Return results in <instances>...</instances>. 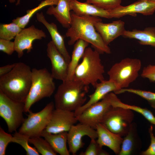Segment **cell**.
Segmentation results:
<instances>
[{"label": "cell", "mask_w": 155, "mask_h": 155, "mask_svg": "<svg viewBox=\"0 0 155 155\" xmlns=\"http://www.w3.org/2000/svg\"><path fill=\"white\" fill-rule=\"evenodd\" d=\"M54 78L46 68L32 69V82L24 102V112H28L35 103L53 93L55 86Z\"/></svg>", "instance_id": "5"}, {"label": "cell", "mask_w": 155, "mask_h": 155, "mask_svg": "<svg viewBox=\"0 0 155 155\" xmlns=\"http://www.w3.org/2000/svg\"><path fill=\"white\" fill-rule=\"evenodd\" d=\"M67 132L53 134L44 130L41 137H44L53 149L61 155H69L70 152L67 145Z\"/></svg>", "instance_id": "22"}, {"label": "cell", "mask_w": 155, "mask_h": 155, "mask_svg": "<svg viewBox=\"0 0 155 155\" xmlns=\"http://www.w3.org/2000/svg\"><path fill=\"white\" fill-rule=\"evenodd\" d=\"M69 7L70 11L78 15L112 18L109 10L104 9L86 2H81L77 0H71Z\"/></svg>", "instance_id": "20"}, {"label": "cell", "mask_w": 155, "mask_h": 155, "mask_svg": "<svg viewBox=\"0 0 155 155\" xmlns=\"http://www.w3.org/2000/svg\"><path fill=\"white\" fill-rule=\"evenodd\" d=\"M150 138V143L148 148L141 153L142 155H155V136L153 132V127L151 125L148 129Z\"/></svg>", "instance_id": "37"}, {"label": "cell", "mask_w": 155, "mask_h": 155, "mask_svg": "<svg viewBox=\"0 0 155 155\" xmlns=\"http://www.w3.org/2000/svg\"><path fill=\"white\" fill-rule=\"evenodd\" d=\"M94 27L108 45L119 36H122L125 30V22L120 20L109 23H104L102 21L98 22L95 24Z\"/></svg>", "instance_id": "17"}, {"label": "cell", "mask_w": 155, "mask_h": 155, "mask_svg": "<svg viewBox=\"0 0 155 155\" xmlns=\"http://www.w3.org/2000/svg\"><path fill=\"white\" fill-rule=\"evenodd\" d=\"M141 75L143 78L148 79L151 82H155V65L149 64L144 67Z\"/></svg>", "instance_id": "36"}, {"label": "cell", "mask_w": 155, "mask_h": 155, "mask_svg": "<svg viewBox=\"0 0 155 155\" xmlns=\"http://www.w3.org/2000/svg\"><path fill=\"white\" fill-rule=\"evenodd\" d=\"M80 155H108L109 154L102 149L96 139H91L90 143L84 152H81Z\"/></svg>", "instance_id": "33"}, {"label": "cell", "mask_w": 155, "mask_h": 155, "mask_svg": "<svg viewBox=\"0 0 155 155\" xmlns=\"http://www.w3.org/2000/svg\"><path fill=\"white\" fill-rule=\"evenodd\" d=\"M22 28L16 23L12 22L0 25V38L11 40L15 38Z\"/></svg>", "instance_id": "29"}, {"label": "cell", "mask_w": 155, "mask_h": 155, "mask_svg": "<svg viewBox=\"0 0 155 155\" xmlns=\"http://www.w3.org/2000/svg\"><path fill=\"white\" fill-rule=\"evenodd\" d=\"M89 86L80 81L66 80L58 86L54 96L56 109L75 111L86 101Z\"/></svg>", "instance_id": "3"}, {"label": "cell", "mask_w": 155, "mask_h": 155, "mask_svg": "<svg viewBox=\"0 0 155 155\" xmlns=\"http://www.w3.org/2000/svg\"><path fill=\"white\" fill-rule=\"evenodd\" d=\"M16 63L6 65L0 67V76L5 75L11 71L14 68Z\"/></svg>", "instance_id": "38"}, {"label": "cell", "mask_w": 155, "mask_h": 155, "mask_svg": "<svg viewBox=\"0 0 155 155\" xmlns=\"http://www.w3.org/2000/svg\"><path fill=\"white\" fill-rule=\"evenodd\" d=\"M151 1L155 2V0H149Z\"/></svg>", "instance_id": "41"}, {"label": "cell", "mask_w": 155, "mask_h": 155, "mask_svg": "<svg viewBox=\"0 0 155 155\" xmlns=\"http://www.w3.org/2000/svg\"><path fill=\"white\" fill-rule=\"evenodd\" d=\"M94 92L89 96V100L83 105L74 111L76 117L80 114L86 108L101 100L108 93L114 92L120 90L116 84L112 81L104 80L97 83L95 88Z\"/></svg>", "instance_id": "16"}, {"label": "cell", "mask_w": 155, "mask_h": 155, "mask_svg": "<svg viewBox=\"0 0 155 155\" xmlns=\"http://www.w3.org/2000/svg\"><path fill=\"white\" fill-rule=\"evenodd\" d=\"M71 0H59L56 7L50 6L47 10L46 14L53 15L63 27L68 28L71 20L69 3Z\"/></svg>", "instance_id": "21"}, {"label": "cell", "mask_w": 155, "mask_h": 155, "mask_svg": "<svg viewBox=\"0 0 155 155\" xmlns=\"http://www.w3.org/2000/svg\"><path fill=\"white\" fill-rule=\"evenodd\" d=\"M133 111L112 106L105 114L101 123L109 130L121 137L130 129L134 118Z\"/></svg>", "instance_id": "7"}, {"label": "cell", "mask_w": 155, "mask_h": 155, "mask_svg": "<svg viewBox=\"0 0 155 155\" xmlns=\"http://www.w3.org/2000/svg\"><path fill=\"white\" fill-rule=\"evenodd\" d=\"M13 137L11 134L6 132L0 127V155H5L8 144L12 142Z\"/></svg>", "instance_id": "34"}, {"label": "cell", "mask_w": 155, "mask_h": 155, "mask_svg": "<svg viewBox=\"0 0 155 155\" xmlns=\"http://www.w3.org/2000/svg\"><path fill=\"white\" fill-rule=\"evenodd\" d=\"M122 36L137 39L141 45H149L155 48V27H148L143 30L136 29L131 31L125 30Z\"/></svg>", "instance_id": "23"}, {"label": "cell", "mask_w": 155, "mask_h": 155, "mask_svg": "<svg viewBox=\"0 0 155 155\" xmlns=\"http://www.w3.org/2000/svg\"><path fill=\"white\" fill-rule=\"evenodd\" d=\"M24 102L14 100L0 91V116L5 121L8 131H16L25 119Z\"/></svg>", "instance_id": "9"}, {"label": "cell", "mask_w": 155, "mask_h": 155, "mask_svg": "<svg viewBox=\"0 0 155 155\" xmlns=\"http://www.w3.org/2000/svg\"><path fill=\"white\" fill-rule=\"evenodd\" d=\"M141 66L139 59H123L114 64L108 71L109 79L114 82L120 90L127 88L138 77Z\"/></svg>", "instance_id": "6"}, {"label": "cell", "mask_w": 155, "mask_h": 155, "mask_svg": "<svg viewBox=\"0 0 155 155\" xmlns=\"http://www.w3.org/2000/svg\"><path fill=\"white\" fill-rule=\"evenodd\" d=\"M36 17L37 20L46 28L51 37V41L69 64L71 57L65 46L64 38L58 31L56 25L53 22H48L42 12L37 13Z\"/></svg>", "instance_id": "19"}, {"label": "cell", "mask_w": 155, "mask_h": 155, "mask_svg": "<svg viewBox=\"0 0 155 155\" xmlns=\"http://www.w3.org/2000/svg\"><path fill=\"white\" fill-rule=\"evenodd\" d=\"M111 106L109 93L100 101L87 107L76 117L78 121L96 129L97 125L101 123Z\"/></svg>", "instance_id": "10"}, {"label": "cell", "mask_w": 155, "mask_h": 155, "mask_svg": "<svg viewBox=\"0 0 155 155\" xmlns=\"http://www.w3.org/2000/svg\"><path fill=\"white\" fill-rule=\"evenodd\" d=\"M137 138L136 125L133 123L129 131L123 138L119 155H131L135 148Z\"/></svg>", "instance_id": "26"}, {"label": "cell", "mask_w": 155, "mask_h": 155, "mask_svg": "<svg viewBox=\"0 0 155 155\" xmlns=\"http://www.w3.org/2000/svg\"><path fill=\"white\" fill-rule=\"evenodd\" d=\"M59 0H44L42 1L35 8L27 10L26 14L20 17H18L13 19L12 22L18 25L23 29L28 24L31 18L38 11L47 6L57 5Z\"/></svg>", "instance_id": "27"}, {"label": "cell", "mask_w": 155, "mask_h": 155, "mask_svg": "<svg viewBox=\"0 0 155 155\" xmlns=\"http://www.w3.org/2000/svg\"><path fill=\"white\" fill-rule=\"evenodd\" d=\"M46 37L43 30L36 28L34 25L22 29L15 38L14 41L15 50L18 57L20 58L22 57L24 50H27L28 53L31 52L34 40H41Z\"/></svg>", "instance_id": "13"}, {"label": "cell", "mask_w": 155, "mask_h": 155, "mask_svg": "<svg viewBox=\"0 0 155 155\" xmlns=\"http://www.w3.org/2000/svg\"><path fill=\"white\" fill-rule=\"evenodd\" d=\"M30 137L28 136L16 131L13 136L12 142L20 145L25 150L27 155H39L36 149L30 146L29 140Z\"/></svg>", "instance_id": "30"}, {"label": "cell", "mask_w": 155, "mask_h": 155, "mask_svg": "<svg viewBox=\"0 0 155 155\" xmlns=\"http://www.w3.org/2000/svg\"><path fill=\"white\" fill-rule=\"evenodd\" d=\"M122 0H86V2L106 10L114 9L121 5Z\"/></svg>", "instance_id": "32"}, {"label": "cell", "mask_w": 155, "mask_h": 155, "mask_svg": "<svg viewBox=\"0 0 155 155\" xmlns=\"http://www.w3.org/2000/svg\"><path fill=\"white\" fill-rule=\"evenodd\" d=\"M11 3H13L16 2V0H8Z\"/></svg>", "instance_id": "40"}, {"label": "cell", "mask_w": 155, "mask_h": 155, "mask_svg": "<svg viewBox=\"0 0 155 155\" xmlns=\"http://www.w3.org/2000/svg\"><path fill=\"white\" fill-rule=\"evenodd\" d=\"M32 82V69L25 63H16L8 73L0 76V91L10 98L25 102Z\"/></svg>", "instance_id": "2"}, {"label": "cell", "mask_w": 155, "mask_h": 155, "mask_svg": "<svg viewBox=\"0 0 155 155\" xmlns=\"http://www.w3.org/2000/svg\"><path fill=\"white\" fill-rule=\"evenodd\" d=\"M100 53L95 49L87 47L77 67L73 79L80 81L86 85H91L94 88L98 81L104 80V67L100 57Z\"/></svg>", "instance_id": "4"}, {"label": "cell", "mask_w": 155, "mask_h": 155, "mask_svg": "<svg viewBox=\"0 0 155 155\" xmlns=\"http://www.w3.org/2000/svg\"><path fill=\"white\" fill-rule=\"evenodd\" d=\"M20 0H17V2L16 3V5H18L20 4Z\"/></svg>", "instance_id": "39"}, {"label": "cell", "mask_w": 155, "mask_h": 155, "mask_svg": "<svg viewBox=\"0 0 155 155\" xmlns=\"http://www.w3.org/2000/svg\"><path fill=\"white\" fill-rule=\"evenodd\" d=\"M128 92L137 95L147 100L152 108H155V92L138 89L125 88L114 93L116 94Z\"/></svg>", "instance_id": "31"}, {"label": "cell", "mask_w": 155, "mask_h": 155, "mask_svg": "<svg viewBox=\"0 0 155 155\" xmlns=\"http://www.w3.org/2000/svg\"><path fill=\"white\" fill-rule=\"evenodd\" d=\"M85 136L89 137L91 139L97 138L96 130L81 123L71 127L67 132V142L70 153L75 155L83 147L85 144L82 141V138Z\"/></svg>", "instance_id": "12"}, {"label": "cell", "mask_w": 155, "mask_h": 155, "mask_svg": "<svg viewBox=\"0 0 155 155\" xmlns=\"http://www.w3.org/2000/svg\"><path fill=\"white\" fill-rule=\"evenodd\" d=\"M96 129L98 134L96 141L99 145L107 146L119 155L123 140L122 137L111 131L101 123L97 125Z\"/></svg>", "instance_id": "18"}, {"label": "cell", "mask_w": 155, "mask_h": 155, "mask_svg": "<svg viewBox=\"0 0 155 155\" xmlns=\"http://www.w3.org/2000/svg\"><path fill=\"white\" fill-rule=\"evenodd\" d=\"M77 121L74 111L55 108L53 110L50 121L44 130L53 134L68 132Z\"/></svg>", "instance_id": "11"}, {"label": "cell", "mask_w": 155, "mask_h": 155, "mask_svg": "<svg viewBox=\"0 0 155 155\" xmlns=\"http://www.w3.org/2000/svg\"><path fill=\"white\" fill-rule=\"evenodd\" d=\"M89 43L85 40L80 39L74 44L70 61L69 64L67 80L73 79L75 70L79 63V62L82 58L85 49L88 46Z\"/></svg>", "instance_id": "24"}, {"label": "cell", "mask_w": 155, "mask_h": 155, "mask_svg": "<svg viewBox=\"0 0 155 155\" xmlns=\"http://www.w3.org/2000/svg\"><path fill=\"white\" fill-rule=\"evenodd\" d=\"M110 97L112 106L128 109L139 113L151 124L155 125V117L150 110L146 108L125 104L121 101L114 92L110 93Z\"/></svg>", "instance_id": "25"}, {"label": "cell", "mask_w": 155, "mask_h": 155, "mask_svg": "<svg viewBox=\"0 0 155 155\" xmlns=\"http://www.w3.org/2000/svg\"><path fill=\"white\" fill-rule=\"evenodd\" d=\"M0 50L8 55H11L15 51L14 42L0 38Z\"/></svg>", "instance_id": "35"}, {"label": "cell", "mask_w": 155, "mask_h": 155, "mask_svg": "<svg viewBox=\"0 0 155 155\" xmlns=\"http://www.w3.org/2000/svg\"><path fill=\"white\" fill-rule=\"evenodd\" d=\"M71 22L67 28L65 35L69 37V45H73L78 40L81 39L91 44L94 49L100 53L109 54L111 53L110 47L103 40L94 27L97 22H102L97 17L77 14L71 12Z\"/></svg>", "instance_id": "1"}, {"label": "cell", "mask_w": 155, "mask_h": 155, "mask_svg": "<svg viewBox=\"0 0 155 155\" xmlns=\"http://www.w3.org/2000/svg\"><path fill=\"white\" fill-rule=\"evenodd\" d=\"M41 136L31 137L29 143L33 144L39 153L42 155H56L57 153L49 142Z\"/></svg>", "instance_id": "28"}, {"label": "cell", "mask_w": 155, "mask_h": 155, "mask_svg": "<svg viewBox=\"0 0 155 155\" xmlns=\"http://www.w3.org/2000/svg\"><path fill=\"white\" fill-rule=\"evenodd\" d=\"M109 10L113 18H118L127 15L135 16L137 13L149 16L155 11V2L149 0H138L127 6L120 5Z\"/></svg>", "instance_id": "15"}, {"label": "cell", "mask_w": 155, "mask_h": 155, "mask_svg": "<svg viewBox=\"0 0 155 155\" xmlns=\"http://www.w3.org/2000/svg\"><path fill=\"white\" fill-rule=\"evenodd\" d=\"M46 52L51 62V73L53 78L62 82L67 80L69 63L52 41L47 44Z\"/></svg>", "instance_id": "14"}, {"label": "cell", "mask_w": 155, "mask_h": 155, "mask_svg": "<svg viewBox=\"0 0 155 155\" xmlns=\"http://www.w3.org/2000/svg\"><path fill=\"white\" fill-rule=\"evenodd\" d=\"M55 107L54 103L51 101L38 112L34 113L30 110L18 132L30 138L41 136L50 121Z\"/></svg>", "instance_id": "8"}]
</instances>
